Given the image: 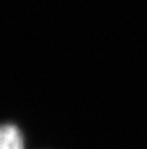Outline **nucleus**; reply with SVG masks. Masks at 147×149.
Masks as SVG:
<instances>
[{
	"label": "nucleus",
	"mask_w": 147,
	"mask_h": 149,
	"mask_svg": "<svg viewBox=\"0 0 147 149\" xmlns=\"http://www.w3.org/2000/svg\"><path fill=\"white\" fill-rule=\"evenodd\" d=\"M0 149H24L23 137L14 125H5L0 129Z\"/></svg>",
	"instance_id": "nucleus-1"
}]
</instances>
